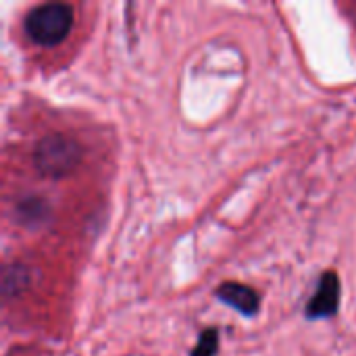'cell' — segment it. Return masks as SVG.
Wrapping results in <instances>:
<instances>
[{"instance_id": "6da1fadb", "label": "cell", "mask_w": 356, "mask_h": 356, "mask_svg": "<svg viewBox=\"0 0 356 356\" xmlns=\"http://www.w3.org/2000/svg\"><path fill=\"white\" fill-rule=\"evenodd\" d=\"M25 33L38 46H56L67 40L73 27V6L65 2H44L25 17Z\"/></svg>"}, {"instance_id": "7a4b0ae2", "label": "cell", "mask_w": 356, "mask_h": 356, "mask_svg": "<svg viewBox=\"0 0 356 356\" xmlns=\"http://www.w3.org/2000/svg\"><path fill=\"white\" fill-rule=\"evenodd\" d=\"M81 161V146L65 134L44 136L33 150V167L46 177H63Z\"/></svg>"}, {"instance_id": "3957f363", "label": "cell", "mask_w": 356, "mask_h": 356, "mask_svg": "<svg viewBox=\"0 0 356 356\" xmlns=\"http://www.w3.org/2000/svg\"><path fill=\"white\" fill-rule=\"evenodd\" d=\"M340 307V277L334 271L321 275L315 294L311 296L305 315L307 319H327L338 313Z\"/></svg>"}, {"instance_id": "277c9868", "label": "cell", "mask_w": 356, "mask_h": 356, "mask_svg": "<svg viewBox=\"0 0 356 356\" xmlns=\"http://www.w3.org/2000/svg\"><path fill=\"white\" fill-rule=\"evenodd\" d=\"M217 298L236 309L238 313L246 315V317H252L259 313V307H261V296L254 288L250 286H244V284H238V282H225L217 288Z\"/></svg>"}, {"instance_id": "5b68a950", "label": "cell", "mask_w": 356, "mask_h": 356, "mask_svg": "<svg viewBox=\"0 0 356 356\" xmlns=\"http://www.w3.org/2000/svg\"><path fill=\"white\" fill-rule=\"evenodd\" d=\"M15 217L21 225L29 227V229H38L44 223H48L50 219V207L44 198L38 196H27L21 198L15 204Z\"/></svg>"}, {"instance_id": "8992f818", "label": "cell", "mask_w": 356, "mask_h": 356, "mask_svg": "<svg viewBox=\"0 0 356 356\" xmlns=\"http://www.w3.org/2000/svg\"><path fill=\"white\" fill-rule=\"evenodd\" d=\"M29 286V271L23 267V265H10L4 269V275H2V290H4V296L10 298V296H19L21 292H25Z\"/></svg>"}, {"instance_id": "52a82bcc", "label": "cell", "mask_w": 356, "mask_h": 356, "mask_svg": "<svg viewBox=\"0 0 356 356\" xmlns=\"http://www.w3.org/2000/svg\"><path fill=\"white\" fill-rule=\"evenodd\" d=\"M217 350H219V330L209 327L200 334L190 356H217Z\"/></svg>"}]
</instances>
